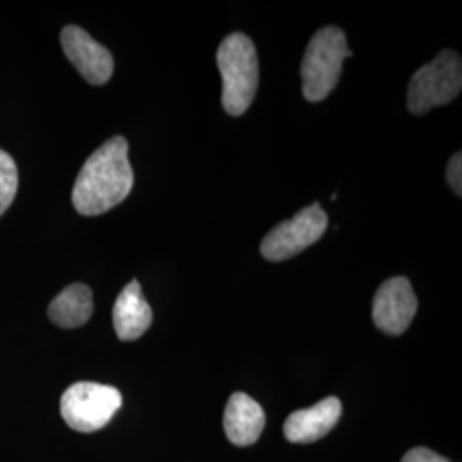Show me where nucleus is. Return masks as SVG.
<instances>
[{"instance_id":"obj_1","label":"nucleus","mask_w":462,"mask_h":462,"mask_svg":"<svg viewBox=\"0 0 462 462\" xmlns=\"http://www.w3.org/2000/svg\"><path fill=\"white\" fill-rule=\"evenodd\" d=\"M133 185L129 144L116 135L86 160L72 189V204L79 215H105L127 199Z\"/></svg>"},{"instance_id":"obj_2","label":"nucleus","mask_w":462,"mask_h":462,"mask_svg":"<svg viewBox=\"0 0 462 462\" xmlns=\"http://www.w3.org/2000/svg\"><path fill=\"white\" fill-rule=\"evenodd\" d=\"M216 60L223 81L221 103L225 112L244 116L259 88V57L254 42L247 34H228L217 49Z\"/></svg>"},{"instance_id":"obj_3","label":"nucleus","mask_w":462,"mask_h":462,"mask_svg":"<svg viewBox=\"0 0 462 462\" xmlns=\"http://www.w3.org/2000/svg\"><path fill=\"white\" fill-rule=\"evenodd\" d=\"M353 57L346 34L336 26L322 28L310 40L301 62L303 97L317 103L328 98L341 78L343 62Z\"/></svg>"},{"instance_id":"obj_4","label":"nucleus","mask_w":462,"mask_h":462,"mask_svg":"<svg viewBox=\"0 0 462 462\" xmlns=\"http://www.w3.org/2000/svg\"><path fill=\"white\" fill-rule=\"evenodd\" d=\"M461 57L452 50H442L414 72L408 89V108L414 116H423L435 106L450 103L461 93Z\"/></svg>"},{"instance_id":"obj_5","label":"nucleus","mask_w":462,"mask_h":462,"mask_svg":"<svg viewBox=\"0 0 462 462\" xmlns=\"http://www.w3.org/2000/svg\"><path fill=\"white\" fill-rule=\"evenodd\" d=\"M122 406V394L112 385L78 382L60 399V414L67 425L81 433H91L110 423Z\"/></svg>"},{"instance_id":"obj_6","label":"nucleus","mask_w":462,"mask_h":462,"mask_svg":"<svg viewBox=\"0 0 462 462\" xmlns=\"http://www.w3.org/2000/svg\"><path fill=\"white\" fill-rule=\"evenodd\" d=\"M329 219L319 202L301 209L295 217L282 221L269 231L261 244L264 259L281 263L317 244L328 230Z\"/></svg>"},{"instance_id":"obj_7","label":"nucleus","mask_w":462,"mask_h":462,"mask_svg":"<svg viewBox=\"0 0 462 462\" xmlns=\"http://www.w3.org/2000/svg\"><path fill=\"white\" fill-rule=\"evenodd\" d=\"M418 310V300L408 278H391L382 282L374 298L372 317L380 330L399 336L410 328Z\"/></svg>"},{"instance_id":"obj_8","label":"nucleus","mask_w":462,"mask_h":462,"mask_svg":"<svg viewBox=\"0 0 462 462\" xmlns=\"http://www.w3.org/2000/svg\"><path fill=\"white\" fill-rule=\"evenodd\" d=\"M62 49L72 66L89 84L101 86L114 74V57L79 26H67L60 34Z\"/></svg>"},{"instance_id":"obj_9","label":"nucleus","mask_w":462,"mask_h":462,"mask_svg":"<svg viewBox=\"0 0 462 462\" xmlns=\"http://www.w3.org/2000/svg\"><path fill=\"white\" fill-rule=\"evenodd\" d=\"M343 406L337 397H328L309 410L290 414L284 421V437L293 444H312L326 437L341 418Z\"/></svg>"},{"instance_id":"obj_10","label":"nucleus","mask_w":462,"mask_h":462,"mask_svg":"<svg viewBox=\"0 0 462 462\" xmlns=\"http://www.w3.org/2000/svg\"><path fill=\"white\" fill-rule=\"evenodd\" d=\"M223 425L231 444L252 446L259 440L264 430V410L255 399L244 393H235L226 404Z\"/></svg>"},{"instance_id":"obj_11","label":"nucleus","mask_w":462,"mask_h":462,"mask_svg":"<svg viewBox=\"0 0 462 462\" xmlns=\"http://www.w3.org/2000/svg\"><path fill=\"white\" fill-rule=\"evenodd\" d=\"M152 310L143 295L141 284L134 280L116 298L114 328L120 341H135L151 328Z\"/></svg>"},{"instance_id":"obj_12","label":"nucleus","mask_w":462,"mask_h":462,"mask_svg":"<svg viewBox=\"0 0 462 462\" xmlns=\"http://www.w3.org/2000/svg\"><path fill=\"white\" fill-rule=\"evenodd\" d=\"M93 309L95 303L91 288L83 282H74L51 300L49 317L59 328L76 329L91 319Z\"/></svg>"},{"instance_id":"obj_13","label":"nucleus","mask_w":462,"mask_h":462,"mask_svg":"<svg viewBox=\"0 0 462 462\" xmlns=\"http://www.w3.org/2000/svg\"><path fill=\"white\" fill-rule=\"evenodd\" d=\"M17 166L14 160L0 149V216L4 215L16 198Z\"/></svg>"},{"instance_id":"obj_14","label":"nucleus","mask_w":462,"mask_h":462,"mask_svg":"<svg viewBox=\"0 0 462 462\" xmlns=\"http://www.w3.org/2000/svg\"><path fill=\"white\" fill-rule=\"evenodd\" d=\"M447 182H448V185L452 187V190H454L457 196H462L461 152H456V154L450 158V162H448V166H447Z\"/></svg>"},{"instance_id":"obj_15","label":"nucleus","mask_w":462,"mask_h":462,"mask_svg":"<svg viewBox=\"0 0 462 462\" xmlns=\"http://www.w3.org/2000/svg\"><path fill=\"white\" fill-rule=\"evenodd\" d=\"M401 462H448L442 456L435 454L433 450H429L425 447H416L411 448Z\"/></svg>"}]
</instances>
